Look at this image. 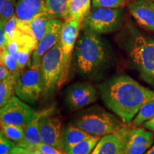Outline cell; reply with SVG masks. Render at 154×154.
Listing matches in <instances>:
<instances>
[{"label":"cell","instance_id":"6da1fadb","mask_svg":"<svg viewBox=\"0 0 154 154\" xmlns=\"http://www.w3.org/2000/svg\"><path fill=\"white\" fill-rule=\"evenodd\" d=\"M106 106L125 124H129L140 109L154 99V91L126 74L111 77L98 85Z\"/></svg>","mask_w":154,"mask_h":154},{"label":"cell","instance_id":"7a4b0ae2","mask_svg":"<svg viewBox=\"0 0 154 154\" xmlns=\"http://www.w3.org/2000/svg\"><path fill=\"white\" fill-rule=\"evenodd\" d=\"M75 64L81 76L87 79L98 76L106 68L110 53L99 34L84 31L75 46Z\"/></svg>","mask_w":154,"mask_h":154},{"label":"cell","instance_id":"3957f363","mask_svg":"<svg viewBox=\"0 0 154 154\" xmlns=\"http://www.w3.org/2000/svg\"><path fill=\"white\" fill-rule=\"evenodd\" d=\"M125 49L140 78L154 88V36L131 29Z\"/></svg>","mask_w":154,"mask_h":154},{"label":"cell","instance_id":"277c9868","mask_svg":"<svg viewBox=\"0 0 154 154\" xmlns=\"http://www.w3.org/2000/svg\"><path fill=\"white\" fill-rule=\"evenodd\" d=\"M72 124L91 136L112 134L124 126L116 116L99 106H94L75 115Z\"/></svg>","mask_w":154,"mask_h":154},{"label":"cell","instance_id":"5b68a950","mask_svg":"<svg viewBox=\"0 0 154 154\" xmlns=\"http://www.w3.org/2000/svg\"><path fill=\"white\" fill-rule=\"evenodd\" d=\"M123 20L122 8H94L84 19L82 29L97 34H109L118 29Z\"/></svg>","mask_w":154,"mask_h":154},{"label":"cell","instance_id":"8992f818","mask_svg":"<svg viewBox=\"0 0 154 154\" xmlns=\"http://www.w3.org/2000/svg\"><path fill=\"white\" fill-rule=\"evenodd\" d=\"M63 71V54L60 41L44 54L40 66L43 95L49 96L58 87Z\"/></svg>","mask_w":154,"mask_h":154},{"label":"cell","instance_id":"52a82bcc","mask_svg":"<svg viewBox=\"0 0 154 154\" xmlns=\"http://www.w3.org/2000/svg\"><path fill=\"white\" fill-rule=\"evenodd\" d=\"M44 88L40 68L29 66L19 75L15 86V94L26 103H36L43 96Z\"/></svg>","mask_w":154,"mask_h":154},{"label":"cell","instance_id":"ba28073f","mask_svg":"<svg viewBox=\"0 0 154 154\" xmlns=\"http://www.w3.org/2000/svg\"><path fill=\"white\" fill-rule=\"evenodd\" d=\"M82 20L74 19H66L63 22L60 38L63 54V71L58 87L62 86L68 79L72 53L76 46L79 34L82 28Z\"/></svg>","mask_w":154,"mask_h":154},{"label":"cell","instance_id":"9c48e42d","mask_svg":"<svg viewBox=\"0 0 154 154\" xmlns=\"http://www.w3.org/2000/svg\"><path fill=\"white\" fill-rule=\"evenodd\" d=\"M36 111L18 96H13L0 110L2 124L18 126L25 128L35 114Z\"/></svg>","mask_w":154,"mask_h":154},{"label":"cell","instance_id":"30bf717a","mask_svg":"<svg viewBox=\"0 0 154 154\" xmlns=\"http://www.w3.org/2000/svg\"><path fill=\"white\" fill-rule=\"evenodd\" d=\"M99 99V93L93 85L87 82H78L67 88L65 101L71 111L83 109Z\"/></svg>","mask_w":154,"mask_h":154},{"label":"cell","instance_id":"8fae6325","mask_svg":"<svg viewBox=\"0 0 154 154\" xmlns=\"http://www.w3.org/2000/svg\"><path fill=\"white\" fill-rule=\"evenodd\" d=\"M63 22L59 19H51L43 37L38 42L37 47L32 53L29 66L40 68L42 58L60 41Z\"/></svg>","mask_w":154,"mask_h":154},{"label":"cell","instance_id":"7c38bea8","mask_svg":"<svg viewBox=\"0 0 154 154\" xmlns=\"http://www.w3.org/2000/svg\"><path fill=\"white\" fill-rule=\"evenodd\" d=\"M54 109L45 113L40 119L39 132L42 143L63 149V131L62 121L59 117L52 115Z\"/></svg>","mask_w":154,"mask_h":154},{"label":"cell","instance_id":"4fadbf2b","mask_svg":"<svg viewBox=\"0 0 154 154\" xmlns=\"http://www.w3.org/2000/svg\"><path fill=\"white\" fill-rule=\"evenodd\" d=\"M130 128L123 126L100 138L91 154H124Z\"/></svg>","mask_w":154,"mask_h":154},{"label":"cell","instance_id":"5bb4252c","mask_svg":"<svg viewBox=\"0 0 154 154\" xmlns=\"http://www.w3.org/2000/svg\"><path fill=\"white\" fill-rule=\"evenodd\" d=\"M154 143V134L151 131L135 128L129 130L124 154H143Z\"/></svg>","mask_w":154,"mask_h":154},{"label":"cell","instance_id":"9a60e30c","mask_svg":"<svg viewBox=\"0 0 154 154\" xmlns=\"http://www.w3.org/2000/svg\"><path fill=\"white\" fill-rule=\"evenodd\" d=\"M128 7L142 28L154 32V2L152 0H135L128 3Z\"/></svg>","mask_w":154,"mask_h":154},{"label":"cell","instance_id":"2e32d148","mask_svg":"<svg viewBox=\"0 0 154 154\" xmlns=\"http://www.w3.org/2000/svg\"><path fill=\"white\" fill-rule=\"evenodd\" d=\"M44 14H47L45 0H17L15 15L19 22H29Z\"/></svg>","mask_w":154,"mask_h":154},{"label":"cell","instance_id":"e0dca14e","mask_svg":"<svg viewBox=\"0 0 154 154\" xmlns=\"http://www.w3.org/2000/svg\"><path fill=\"white\" fill-rule=\"evenodd\" d=\"M52 107L36 111L32 120L25 128V136L22 143L17 144L26 149H34L36 146L42 143L41 135L39 132L40 119L43 116L51 110Z\"/></svg>","mask_w":154,"mask_h":154},{"label":"cell","instance_id":"ac0fdd59","mask_svg":"<svg viewBox=\"0 0 154 154\" xmlns=\"http://www.w3.org/2000/svg\"><path fill=\"white\" fill-rule=\"evenodd\" d=\"M51 18L48 14H44L32 19L29 22H17V28L24 33L32 36L38 42L42 39Z\"/></svg>","mask_w":154,"mask_h":154},{"label":"cell","instance_id":"d6986e66","mask_svg":"<svg viewBox=\"0 0 154 154\" xmlns=\"http://www.w3.org/2000/svg\"><path fill=\"white\" fill-rule=\"evenodd\" d=\"M92 0H68L66 3L64 19H80L84 22V19L90 12Z\"/></svg>","mask_w":154,"mask_h":154},{"label":"cell","instance_id":"ffe728a7","mask_svg":"<svg viewBox=\"0 0 154 154\" xmlns=\"http://www.w3.org/2000/svg\"><path fill=\"white\" fill-rule=\"evenodd\" d=\"M91 135L88 134L75 126L72 123L66 126L63 131V149L65 152H67L74 146L79 143L80 142L90 137Z\"/></svg>","mask_w":154,"mask_h":154},{"label":"cell","instance_id":"44dd1931","mask_svg":"<svg viewBox=\"0 0 154 154\" xmlns=\"http://www.w3.org/2000/svg\"><path fill=\"white\" fill-rule=\"evenodd\" d=\"M154 117V99L147 101L142 106L134 119L131 121L133 126H140L146 121Z\"/></svg>","mask_w":154,"mask_h":154},{"label":"cell","instance_id":"7402d4cb","mask_svg":"<svg viewBox=\"0 0 154 154\" xmlns=\"http://www.w3.org/2000/svg\"><path fill=\"white\" fill-rule=\"evenodd\" d=\"M68 0H45L47 13L53 19H64Z\"/></svg>","mask_w":154,"mask_h":154},{"label":"cell","instance_id":"603a6c76","mask_svg":"<svg viewBox=\"0 0 154 154\" xmlns=\"http://www.w3.org/2000/svg\"><path fill=\"white\" fill-rule=\"evenodd\" d=\"M100 138V136H91L74 146L66 153V154H91Z\"/></svg>","mask_w":154,"mask_h":154},{"label":"cell","instance_id":"cb8c5ba5","mask_svg":"<svg viewBox=\"0 0 154 154\" xmlns=\"http://www.w3.org/2000/svg\"><path fill=\"white\" fill-rule=\"evenodd\" d=\"M17 81L14 77L0 82V106L7 104L15 93V86Z\"/></svg>","mask_w":154,"mask_h":154},{"label":"cell","instance_id":"d4e9b609","mask_svg":"<svg viewBox=\"0 0 154 154\" xmlns=\"http://www.w3.org/2000/svg\"><path fill=\"white\" fill-rule=\"evenodd\" d=\"M1 131L6 137L14 141L17 144L22 143L25 136V128L14 125L1 123Z\"/></svg>","mask_w":154,"mask_h":154},{"label":"cell","instance_id":"484cf974","mask_svg":"<svg viewBox=\"0 0 154 154\" xmlns=\"http://www.w3.org/2000/svg\"><path fill=\"white\" fill-rule=\"evenodd\" d=\"M0 57H1V63L5 65L9 69V72L14 76V78L16 79V81H17L22 71L19 69L16 59L7 51V49L1 51Z\"/></svg>","mask_w":154,"mask_h":154},{"label":"cell","instance_id":"4316f807","mask_svg":"<svg viewBox=\"0 0 154 154\" xmlns=\"http://www.w3.org/2000/svg\"><path fill=\"white\" fill-rule=\"evenodd\" d=\"M16 12L15 0H0V24H6Z\"/></svg>","mask_w":154,"mask_h":154},{"label":"cell","instance_id":"83f0119b","mask_svg":"<svg viewBox=\"0 0 154 154\" xmlns=\"http://www.w3.org/2000/svg\"><path fill=\"white\" fill-rule=\"evenodd\" d=\"M128 5V0H92L94 8H123Z\"/></svg>","mask_w":154,"mask_h":154},{"label":"cell","instance_id":"f1b7e54d","mask_svg":"<svg viewBox=\"0 0 154 154\" xmlns=\"http://www.w3.org/2000/svg\"><path fill=\"white\" fill-rule=\"evenodd\" d=\"M17 22H18V19H17L16 15H14L4 26L6 38H7V42L11 40V38H14L15 34H16L17 31L18 29V28H17Z\"/></svg>","mask_w":154,"mask_h":154},{"label":"cell","instance_id":"f546056e","mask_svg":"<svg viewBox=\"0 0 154 154\" xmlns=\"http://www.w3.org/2000/svg\"><path fill=\"white\" fill-rule=\"evenodd\" d=\"M15 142L7 138L1 131L0 134V154H9L11 149L16 146Z\"/></svg>","mask_w":154,"mask_h":154},{"label":"cell","instance_id":"4dcf8cb0","mask_svg":"<svg viewBox=\"0 0 154 154\" xmlns=\"http://www.w3.org/2000/svg\"><path fill=\"white\" fill-rule=\"evenodd\" d=\"M36 148L41 151L44 154H66L64 151H61L54 146L47 145L44 143L38 144V146H36Z\"/></svg>","mask_w":154,"mask_h":154},{"label":"cell","instance_id":"1f68e13d","mask_svg":"<svg viewBox=\"0 0 154 154\" xmlns=\"http://www.w3.org/2000/svg\"><path fill=\"white\" fill-rule=\"evenodd\" d=\"M11 77L14 76H12V74L9 72V69L5 65L1 63V65H0V82L8 79L11 78Z\"/></svg>","mask_w":154,"mask_h":154},{"label":"cell","instance_id":"d6a6232c","mask_svg":"<svg viewBox=\"0 0 154 154\" xmlns=\"http://www.w3.org/2000/svg\"><path fill=\"white\" fill-rule=\"evenodd\" d=\"M7 44L5 27H4L3 24H0V49H1V51L7 49Z\"/></svg>","mask_w":154,"mask_h":154},{"label":"cell","instance_id":"836d02e7","mask_svg":"<svg viewBox=\"0 0 154 154\" xmlns=\"http://www.w3.org/2000/svg\"><path fill=\"white\" fill-rule=\"evenodd\" d=\"M9 154H32V151L30 149L17 145L11 149Z\"/></svg>","mask_w":154,"mask_h":154},{"label":"cell","instance_id":"e575fe53","mask_svg":"<svg viewBox=\"0 0 154 154\" xmlns=\"http://www.w3.org/2000/svg\"><path fill=\"white\" fill-rule=\"evenodd\" d=\"M143 126L146 129L154 132V117L150 119V120L146 121L143 124Z\"/></svg>","mask_w":154,"mask_h":154},{"label":"cell","instance_id":"d590c367","mask_svg":"<svg viewBox=\"0 0 154 154\" xmlns=\"http://www.w3.org/2000/svg\"><path fill=\"white\" fill-rule=\"evenodd\" d=\"M32 151V154H44L41 151L36 149V148H34V149H29Z\"/></svg>","mask_w":154,"mask_h":154},{"label":"cell","instance_id":"8d00e7d4","mask_svg":"<svg viewBox=\"0 0 154 154\" xmlns=\"http://www.w3.org/2000/svg\"><path fill=\"white\" fill-rule=\"evenodd\" d=\"M143 154H154V143L153 144V146H152L147 151H146Z\"/></svg>","mask_w":154,"mask_h":154}]
</instances>
